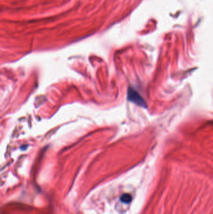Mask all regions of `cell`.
I'll return each instance as SVG.
<instances>
[{
    "mask_svg": "<svg viewBox=\"0 0 213 214\" xmlns=\"http://www.w3.org/2000/svg\"><path fill=\"white\" fill-rule=\"evenodd\" d=\"M128 100L141 107L146 108L147 106V105L146 104L144 99L140 95V94H139L137 92L135 91V90L133 88H129L128 89Z\"/></svg>",
    "mask_w": 213,
    "mask_h": 214,
    "instance_id": "6da1fadb",
    "label": "cell"
},
{
    "mask_svg": "<svg viewBox=\"0 0 213 214\" xmlns=\"http://www.w3.org/2000/svg\"><path fill=\"white\" fill-rule=\"evenodd\" d=\"M120 200L122 201V202H123V203L129 204L132 200V197L129 194H127V193H125V194L122 195L120 197Z\"/></svg>",
    "mask_w": 213,
    "mask_h": 214,
    "instance_id": "7a4b0ae2",
    "label": "cell"
}]
</instances>
